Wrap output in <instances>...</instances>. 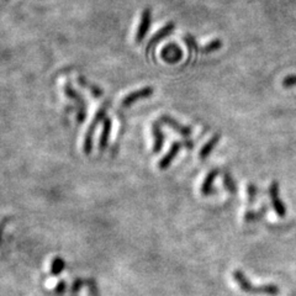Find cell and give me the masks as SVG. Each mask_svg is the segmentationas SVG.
Returning <instances> with one entry per match:
<instances>
[{
	"label": "cell",
	"instance_id": "cell-4",
	"mask_svg": "<svg viewBox=\"0 0 296 296\" xmlns=\"http://www.w3.org/2000/svg\"><path fill=\"white\" fill-rule=\"evenodd\" d=\"M269 196L270 201H272L273 209H274V211L277 212V215L279 216V217H285V216H287V206L280 200L279 184H278V181H272V184L269 185Z\"/></svg>",
	"mask_w": 296,
	"mask_h": 296
},
{
	"label": "cell",
	"instance_id": "cell-20",
	"mask_svg": "<svg viewBox=\"0 0 296 296\" xmlns=\"http://www.w3.org/2000/svg\"><path fill=\"white\" fill-rule=\"evenodd\" d=\"M257 195H258V188L254 185V184H248L247 185V196H248V205L252 206L253 204L255 203L257 200Z\"/></svg>",
	"mask_w": 296,
	"mask_h": 296
},
{
	"label": "cell",
	"instance_id": "cell-7",
	"mask_svg": "<svg viewBox=\"0 0 296 296\" xmlns=\"http://www.w3.org/2000/svg\"><path fill=\"white\" fill-rule=\"evenodd\" d=\"M151 22L152 10L151 7H146L142 11V15H141L140 26H138L137 32H136V42H137V43H141V42L145 40L146 35H147V32L149 31V27H151Z\"/></svg>",
	"mask_w": 296,
	"mask_h": 296
},
{
	"label": "cell",
	"instance_id": "cell-10",
	"mask_svg": "<svg viewBox=\"0 0 296 296\" xmlns=\"http://www.w3.org/2000/svg\"><path fill=\"white\" fill-rule=\"evenodd\" d=\"M103 131L100 133V137H99V142H98V148L100 153H103L106 148H108L109 141H110V135H111V126H113V123H111L110 118H105L103 121Z\"/></svg>",
	"mask_w": 296,
	"mask_h": 296
},
{
	"label": "cell",
	"instance_id": "cell-16",
	"mask_svg": "<svg viewBox=\"0 0 296 296\" xmlns=\"http://www.w3.org/2000/svg\"><path fill=\"white\" fill-rule=\"evenodd\" d=\"M265 212H268V205L264 204L259 211H247L245 213V221L246 222H253V221L259 220V218H262L264 216Z\"/></svg>",
	"mask_w": 296,
	"mask_h": 296
},
{
	"label": "cell",
	"instance_id": "cell-9",
	"mask_svg": "<svg viewBox=\"0 0 296 296\" xmlns=\"http://www.w3.org/2000/svg\"><path fill=\"white\" fill-rule=\"evenodd\" d=\"M183 146H184L183 142H173V143H171L170 148H169V151L167 152L166 156H164L163 158L159 161L158 168L161 169V170H166V169H168L169 166L173 163L174 158L178 156V153L180 152V149L183 148Z\"/></svg>",
	"mask_w": 296,
	"mask_h": 296
},
{
	"label": "cell",
	"instance_id": "cell-14",
	"mask_svg": "<svg viewBox=\"0 0 296 296\" xmlns=\"http://www.w3.org/2000/svg\"><path fill=\"white\" fill-rule=\"evenodd\" d=\"M77 82H78L79 85L83 86V88H85L86 90L90 91L91 95H93L94 98H101V96H103L104 94L103 89H101L100 86L95 85L94 83H91V82H89V79H86L84 76H78Z\"/></svg>",
	"mask_w": 296,
	"mask_h": 296
},
{
	"label": "cell",
	"instance_id": "cell-15",
	"mask_svg": "<svg viewBox=\"0 0 296 296\" xmlns=\"http://www.w3.org/2000/svg\"><path fill=\"white\" fill-rule=\"evenodd\" d=\"M220 140H221L220 133H216V135H213L212 137H211L210 140H209L208 142L203 146V148L200 149V152H199V157H200V159H203L204 161V159L208 158V157L211 154V152L213 151V148L216 147V145L220 142Z\"/></svg>",
	"mask_w": 296,
	"mask_h": 296
},
{
	"label": "cell",
	"instance_id": "cell-18",
	"mask_svg": "<svg viewBox=\"0 0 296 296\" xmlns=\"http://www.w3.org/2000/svg\"><path fill=\"white\" fill-rule=\"evenodd\" d=\"M221 47H222V41H221L220 39H215L213 41H211L210 43L206 44L205 47H199L198 52L204 54H210L212 53V52H216L217 49H220Z\"/></svg>",
	"mask_w": 296,
	"mask_h": 296
},
{
	"label": "cell",
	"instance_id": "cell-11",
	"mask_svg": "<svg viewBox=\"0 0 296 296\" xmlns=\"http://www.w3.org/2000/svg\"><path fill=\"white\" fill-rule=\"evenodd\" d=\"M161 121L163 124H166V125H168L169 127L173 128L174 131H176L178 133H180L181 136H185V137H188V136L191 135V128L189 127V126L181 125L180 123H178V121H176L175 119L171 118V116L163 115L161 118Z\"/></svg>",
	"mask_w": 296,
	"mask_h": 296
},
{
	"label": "cell",
	"instance_id": "cell-17",
	"mask_svg": "<svg viewBox=\"0 0 296 296\" xmlns=\"http://www.w3.org/2000/svg\"><path fill=\"white\" fill-rule=\"evenodd\" d=\"M222 181H223V185H225V188L227 189V191H230L231 194L237 193V185H236L235 179L232 178V175H231L230 171H227V170L223 171Z\"/></svg>",
	"mask_w": 296,
	"mask_h": 296
},
{
	"label": "cell",
	"instance_id": "cell-25",
	"mask_svg": "<svg viewBox=\"0 0 296 296\" xmlns=\"http://www.w3.org/2000/svg\"><path fill=\"white\" fill-rule=\"evenodd\" d=\"M11 221V217H9V216H5L4 218H1L0 220V243H1L2 241V236H4V231H5V227H6L7 223Z\"/></svg>",
	"mask_w": 296,
	"mask_h": 296
},
{
	"label": "cell",
	"instance_id": "cell-8",
	"mask_svg": "<svg viewBox=\"0 0 296 296\" xmlns=\"http://www.w3.org/2000/svg\"><path fill=\"white\" fill-rule=\"evenodd\" d=\"M153 93L154 89L152 88V86H145V88L138 89V90L132 91V93H130L128 95H126L125 98L123 99V101H121V105L125 106V108L126 106H130L132 105L133 103H136V101L141 100V99L148 98V96H151Z\"/></svg>",
	"mask_w": 296,
	"mask_h": 296
},
{
	"label": "cell",
	"instance_id": "cell-1",
	"mask_svg": "<svg viewBox=\"0 0 296 296\" xmlns=\"http://www.w3.org/2000/svg\"><path fill=\"white\" fill-rule=\"evenodd\" d=\"M233 279L237 283L240 289L247 294H265V295H278L280 293V289L275 284H267V285H253L245 273L242 270L236 269L232 274Z\"/></svg>",
	"mask_w": 296,
	"mask_h": 296
},
{
	"label": "cell",
	"instance_id": "cell-6",
	"mask_svg": "<svg viewBox=\"0 0 296 296\" xmlns=\"http://www.w3.org/2000/svg\"><path fill=\"white\" fill-rule=\"evenodd\" d=\"M174 29H175V24H174V22H168V24L164 25V26L162 27L158 32H156V34L152 36V39L148 41L147 47H146L147 56H148L149 52L153 51V49L156 48V46L162 41V40H164L166 37H168L169 35L174 31Z\"/></svg>",
	"mask_w": 296,
	"mask_h": 296
},
{
	"label": "cell",
	"instance_id": "cell-13",
	"mask_svg": "<svg viewBox=\"0 0 296 296\" xmlns=\"http://www.w3.org/2000/svg\"><path fill=\"white\" fill-rule=\"evenodd\" d=\"M152 133H153L154 143H153V152L154 153H159L163 148L164 143V135L161 130V125H159L158 121L153 123L152 125Z\"/></svg>",
	"mask_w": 296,
	"mask_h": 296
},
{
	"label": "cell",
	"instance_id": "cell-21",
	"mask_svg": "<svg viewBox=\"0 0 296 296\" xmlns=\"http://www.w3.org/2000/svg\"><path fill=\"white\" fill-rule=\"evenodd\" d=\"M86 288H88V294L90 296H100V292H99L98 284H96L95 279L93 278H89L85 282Z\"/></svg>",
	"mask_w": 296,
	"mask_h": 296
},
{
	"label": "cell",
	"instance_id": "cell-3",
	"mask_svg": "<svg viewBox=\"0 0 296 296\" xmlns=\"http://www.w3.org/2000/svg\"><path fill=\"white\" fill-rule=\"evenodd\" d=\"M64 94L68 99H71L77 106V123L78 124H83L86 119V104L85 100H84L83 95L81 93L76 90L73 88L69 82H67L66 85H64Z\"/></svg>",
	"mask_w": 296,
	"mask_h": 296
},
{
	"label": "cell",
	"instance_id": "cell-12",
	"mask_svg": "<svg viewBox=\"0 0 296 296\" xmlns=\"http://www.w3.org/2000/svg\"><path fill=\"white\" fill-rule=\"evenodd\" d=\"M218 174H220V169L218 168L211 169V170L206 174L205 179H204L203 181V185H201V194H203V195H210V194H212L213 191H215L212 183L213 180L217 178Z\"/></svg>",
	"mask_w": 296,
	"mask_h": 296
},
{
	"label": "cell",
	"instance_id": "cell-2",
	"mask_svg": "<svg viewBox=\"0 0 296 296\" xmlns=\"http://www.w3.org/2000/svg\"><path fill=\"white\" fill-rule=\"evenodd\" d=\"M109 105H110V101H105L100 108L98 109V111L95 113V116H94L93 121L89 125L88 130L85 132V137H84V142H83V152L89 156L93 151V140H94V133H95L96 127H98L99 124L101 121H104V119L106 118V111H108Z\"/></svg>",
	"mask_w": 296,
	"mask_h": 296
},
{
	"label": "cell",
	"instance_id": "cell-24",
	"mask_svg": "<svg viewBox=\"0 0 296 296\" xmlns=\"http://www.w3.org/2000/svg\"><path fill=\"white\" fill-rule=\"evenodd\" d=\"M66 288H67L66 282H64V280H59V282L57 283L56 288H54V294L62 296L64 294V292H66Z\"/></svg>",
	"mask_w": 296,
	"mask_h": 296
},
{
	"label": "cell",
	"instance_id": "cell-23",
	"mask_svg": "<svg viewBox=\"0 0 296 296\" xmlns=\"http://www.w3.org/2000/svg\"><path fill=\"white\" fill-rule=\"evenodd\" d=\"M283 86H287V88H292V86H296V74H290L287 76L283 79Z\"/></svg>",
	"mask_w": 296,
	"mask_h": 296
},
{
	"label": "cell",
	"instance_id": "cell-22",
	"mask_svg": "<svg viewBox=\"0 0 296 296\" xmlns=\"http://www.w3.org/2000/svg\"><path fill=\"white\" fill-rule=\"evenodd\" d=\"M84 284H85V282H84L83 279H76L73 282V284H72V288H71V293L73 295H76V294H78L79 292H81L82 290V288L84 287Z\"/></svg>",
	"mask_w": 296,
	"mask_h": 296
},
{
	"label": "cell",
	"instance_id": "cell-5",
	"mask_svg": "<svg viewBox=\"0 0 296 296\" xmlns=\"http://www.w3.org/2000/svg\"><path fill=\"white\" fill-rule=\"evenodd\" d=\"M161 57L164 62L169 64H175L183 58V51L175 43H168L163 47L161 52Z\"/></svg>",
	"mask_w": 296,
	"mask_h": 296
},
{
	"label": "cell",
	"instance_id": "cell-19",
	"mask_svg": "<svg viewBox=\"0 0 296 296\" xmlns=\"http://www.w3.org/2000/svg\"><path fill=\"white\" fill-rule=\"evenodd\" d=\"M66 268V262L62 257H56L51 263V275L56 277V275H59Z\"/></svg>",
	"mask_w": 296,
	"mask_h": 296
}]
</instances>
